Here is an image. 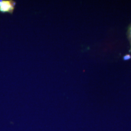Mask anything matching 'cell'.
Listing matches in <instances>:
<instances>
[{"label": "cell", "instance_id": "6da1fadb", "mask_svg": "<svg viewBox=\"0 0 131 131\" xmlns=\"http://www.w3.org/2000/svg\"><path fill=\"white\" fill-rule=\"evenodd\" d=\"M15 4V2L12 1H0V11L12 13Z\"/></svg>", "mask_w": 131, "mask_h": 131}, {"label": "cell", "instance_id": "7a4b0ae2", "mask_svg": "<svg viewBox=\"0 0 131 131\" xmlns=\"http://www.w3.org/2000/svg\"><path fill=\"white\" fill-rule=\"evenodd\" d=\"M129 39H130V41L131 43V25L129 29Z\"/></svg>", "mask_w": 131, "mask_h": 131}]
</instances>
